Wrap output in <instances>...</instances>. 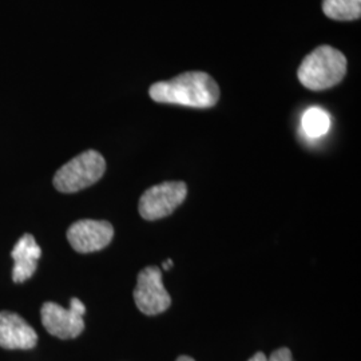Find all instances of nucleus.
<instances>
[{"instance_id":"1","label":"nucleus","mask_w":361,"mask_h":361,"mask_svg":"<svg viewBox=\"0 0 361 361\" xmlns=\"http://www.w3.org/2000/svg\"><path fill=\"white\" fill-rule=\"evenodd\" d=\"M150 98L158 104H180L193 109H210L219 99V87L207 73L190 71L152 85Z\"/></svg>"},{"instance_id":"2","label":"nucleus","mask_w":361,"mask_h":361,"mask_svg":"<svg viewBox=\"0 0 361 361\" xmlns=\"http://www.w3.org/2000/svg\"><path fill=\"white\" fill-rule=\"evenodd\" d=\"M345 74L347 58L332 46H320L308 54L297 71L301 85L313 91L334 87L344 79Z\"/></svg>"},{"instance_id":"3","label":"nucleus","mask_w":361,"mask_h":361,"mask_svg":"<svg viewBox=\"0 0 361 361\" xmlns=\"http://www.w3.org/2000/svg\"><path fill=\"white\" fill-rule=\"evenodd\" d=\"M106 161L95 150H87L73 158L54 177V186L62 193H75L102 178Z\"/></svg>"},{"instance_id":"4","label":"nucleus","mask_w":361,"mask_h":361,"mask_svg":"<svg viewBox=\"0 0 361 361\" xmlns=\"http://www.w3.org/2000/svg\"><path fill=\"white\" fill-rule=\"evenodd\" d=\"M85 313L86 307L78 298L71 300L70 310H65L55 302H46L40 312L42 323L46 331L62 340L75 338L83 332Z\"/></svg>"},{"instance_id":"5","label":"nucleus","mask_w":361,"mask_h":361,"mask_svg":"<svg viewBox=\"0 0 361 361\" xmlns=\"http://www.w3.org/2000/svg\"><path fill=\"white\" fill-rule=\"evenodd\" d=\"M188 195L185 182H164L147 189L140 200V214L147 221L170 216Z\"/></svg>"},{"instance_id":"6","label":"nucleus","mask_w":361,"mask_h":361,"mask_svg":"<svg viewBox=\"0 0 361 361\" xmlns=\"http://www.w3.org/2000/svg\"><path fill=\"white\" fill-rule=\"evenodd\" d=\"M134 300L143 314L155 316L169 310L171 298L162 283V271L157 267H147L140 271Z\"/></svg>"},{"instance_id":"7","label":"nucleus","mask_w":361,"mask_h":361,"mask_svg":"<svg viewBox=\"0 0 361 361\" xmlns=\"http://www.w3.org/2000/svg\"><path fill=\"white\" fill-rule=\"evenodd\" d=\"M114 228L107 221L82 219L73 224L67 231V240L78 253H92L102 250L111 243Z\"/></svg>"},{"instance_id":"8","label":"nucleus","mask_w":361,"mask_h":361,"mask_svg":"<svg viewBox=\"0 0 361 361\" xmlns=\"http://www.w3.org/2000/svg\"><path fill=\"white\" fill-rule=\"evenodd\" d=\"M38 336L25 319L13 312H0V347L6 349H31Z\"/></svg>"},{"instance_id":"9","label":"nucleus","mask_w":361,"mask_h":361,"mask_svg":"<svg viewBox=\"0 0 361 361\" xmlns=\"http://www.w3.org/2000/svg\"><path fill=\"white\" fill-rule=\"evenodd\" d=\"M11 256L13 258V279L15 283H25L37 271L38 259L42 256V249L37 244L32 234H25L13 246Z\"/></svg>"},{"instance_id":"10","label":"nucleus","mask_w":361,"mask_h":361,"mask_svg":"<svg viewBox=\"0 0 361 361\" xmlns=\"http://www.w3.org/2000/svg\"><path fill=\"white\" fill-rule=\"evenodd\" d=\"M301 128L308 138H322L331 128V116L320 107H310L301 118Z\"/></svg>"},{"instance_id":"11","label":"nucleus","mask_w":361,"mask_h":361,"mask_svg":"<svg viewBox=\"0 0 361 361\" xmlns=\"http://www.w3.org/2000/svg\"><path fill=\"white\" fill-rule=\"evenodd\" d=\"M323 11L334 20H356L361 16V0H323Z\"/></svg>"},{"instance_id":"12","label":"nucleus","mask_w":361,"mask_h":361,"mask_svg":"<svg viewBox=\"0 0 361 361\" xmlns=\"http://www.w3.org/2000/svg\"><path fill=\"white\" fill-rule=\"evenodd\" d=\"M268 361H293V356L289 349L280 348L271 353Z\"/></svg>"},{"instance_id":"13","label":"nucleus","mask_w":361,"mask_h":361,"mask_svg":"<svg viewBox=\"0 0 361 361\" xmlns=\"http://www.w3.org/2000/svg\"><path fill=\"white\" fill-rule=\"evenodd\" d=\"M249 361H268V357H267L262 352H258V353H256Z\"/></svg>"},{"instance_id":"14","label":"nucleus","mask_w":361,"mask_h":361,"mask_svg":"<svg viewBox=\"0 0 361 361\" xmlns=\"http://www.w3.org/2000/svg\"><path fill=\"white\" fill-rule=\"evenodd\" d=\"M171 265H173V261H171V259H168V261L164 264V269H165V271H168L169 268H170Z\"/></svg>"},{"instance_id":"15","label":"nucleus","mask_w":361,"mask_h":361,"mask_svg":"<svg viewBox=\"0 0 361 361\" xmlns=\"http://www.w3.org/2000/svg\"><path fill=\"white\" fill-rule=\"evenodd\" d=\"M177 361H195L192 359V357H189V356H180Z\"/></svg>"}]
</instances>
